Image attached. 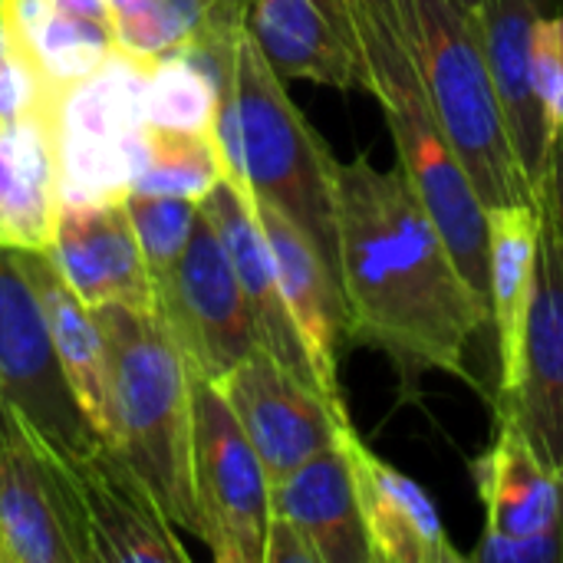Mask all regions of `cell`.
I'll return each mask as SVG.
<instances>
[{"label": "cell", "mask_w": 563, "mask_h": 563, "mask_svg": "<svg viewBox=\"0 0 563 563\" xmlns=\"http://www.w3.org/2000/svg\"><path fill=\"white\" fill-rule=\"evenodd\" d=\"M336 254L350 343L383 353L402 389L449 373L485 396L475 353L495 333L492 310L399 165L376 168L366 152L340 162Z\"/></svg>", "instance_id": "obj_1"}, {"label": "cell", "mask_w": 563, "mask_h": 563, "mask_svg": "<svg viewBox=\"0 0 563 563\" xmlns=\"http://www.w3.org/2000/svg\"><path fill=\"white\" fill-rule=\"evenodd\" d=\"M271 66L247 23L238 30L224 76L214 135L224 168L257 201L294 221L340 280L336 175L340 162Z\"/></svg>", "instance_id": "obj_2"}, {"label": "cell", "mask_w": 563, "mask_h": 563, "mask_svg": "<svg viewBox=\"0 0 563 563\" xmlns=\"http://www.w3.org/2000/svg\"><path fill=\"white\" fill-rule=\"evenodd\" d=\"M106 343L112 442L152 488L168 521L198 538L195 508V376L158 310L92 307Z\"/></svg>", "instance_id": "obj_3"}, {"label": "cell", "mask_w": 563, "mask_h": 563, "mask_svg": "<svg viewBox=\"0 0 563 563\" xmlns=\"http://www.w3.org/2000/svg\"><path fill=\"white\" fill-rule=\"evenodd\" d=\"M412 13L419 79L429 109L478 198L485 208L538 205L492 82L475 13H465L455 0H412Z\"/></svg>", "instance_id": "obj_4"}, {"label": "cell", "mask_w": 563, "mask_h": 563, "mask_svg": "<svg viewBox=\"0 0 563 563\" xmlns=\"http://www.w3.org/2000/svg\"><path fill=\"white\" fill-rule=\"evenodd\" d=\"M0 563H92L73 462L10 406H0Z\"/></svg>", "instance_id": "obj_5"}, {"label": "cell", "mask_w": 563, "mask_h": 563, "mask_svg": "<svg viewBox=\"0 0 563 563\" xmlns=\"http://www.w3.org/2000/svg\"><path fill=\"white\" fill-rule=\"evenodd\" d=\"M195 508L198 541L218 563H264L271 478L211 379L195 376Z\"/></svg>", "instance_id": "obj_6"}, {"label": "cell", "mask_w": 563, "mask_h": 563, "mask_svg": "<svg viewBox=\"0 0 563 563\" xmlns=\"http://www.w3.org/2000/svg\"><path fill=\"white\" fill-rule=\"evenodd\" d=\"M142 59L115 49L59 106V205L125 198L142 165Z\"/></svg>", "instance_id": "obj_7"}, {"label": "cell", "mask_w": 563, "mask_h": 563, "mask_svg": "<svg viewBox=\"0 0 563 563\" xmlns=\"http://www.w3.org/2000/svg\"><path fill=\"white\" fill-rule=\"evenodd\" d=\"M155 310L178 343L191 376L218 383L257 350L251 307L201 205L188 247L155 284Z\"/></svg>", "instance_id": "obj_8"}, {"label": "cell", "mask_w": 563, "mask_h": 563, "mask_svg": "<svg viewBox=\"0 0 563 563\" xmlns=\"http://www.w3.org/2000/svg\"><path fill=\"white\" fill-rule=\"evenodd\" d=\"M538 208L541 238L521 350L492 409L495 419L518 426L531 449L563 475V218L544 191Z\"/></svg>", "instance_id": "obj_9"}, {"label": "cell", "mask_w": 563, "mask_h": 563, "mask_svg": "<svg viewBox=\"0 0 563 563\" xmlns=\"http://www.w3.org/2000/svg\"><path fill=\"white\" fill-rule=\"evenodd\" d=\"M0 406L26 416L69 462L106 442L63 376L40 297L10 247H0Z\"/></svg>", "instance_id": "obj_10"}, {"label": "cell", "mask_w": 563, "mask_h": 563, "mask_svg": "<svg viewBox=\"0 0 563 563\" xmlns=\"http://www.w3.org/2000/svg\"><path fill=\"white\" fill-rule=\"evenodd\" d=\"M379 109L393 132L399 168L412 181L462 277L488 303V208L478 198L445 132L439 129L426 92H402Z\"/></svg>", "instance_id": "obj_11"}, {"label": "cell", "mask_w": 563, "mask_h": 563, "mask_svg": "<svg viewBox=\"0 0 563 563\" xmlns=\"http://www.w3.org/2000/svg\"><path fill=\"white\" fill-rule=\"evenodd\" d=\"M241 422L271 485L310 462L350 426L346 406H333L310 379L277 363L261 346L214 383Z\"/></svg>", "instance_id": "obj_12"}, {"label": "cell", "mask_w": 563, "mask_h": 563, "mask_svg": "<svg viewBox=\"0 0 563 563\" xmlns=\"http://www.w3.org/2000/svg\"><path fill=\"white\" fill-rule=\"evenodd\" d=\"M46 254L89 307L155 310V284L122 198L59 205Z\"/></svg>", "instance_id": "obj_13"}, {"label": "cell", "mask_w": 563, "mask_h": 563, "mask_svg": "<svg viewBox=\"0 0 563 563\" xmlns=\"http://www.w3.org/2000/svg\"><path fill=\"white\" fill-rule=\"evenodd\" d=\"M73 468L86 505L92 563L191 561L188 548L178 541V528L115 445L99 442L76 459Z\"/></svg>", "instance_id": "obj_14"}, {"label": "cell", "mask_w": 563, "mask_h": 563, "mask_svg": "<svg viewBox=\"0 0 563 563\" xmlns=\"http://www.w3.org/2000/svg\"><path fill=\"white\" fill-rule=\"evenodd\" d=\"M350 459L356 508L373 563H462L468 561L449 538L435 501L422 485L383 462L350 426L340 432Z\"/></svg>", "instance_id": "obj_15"}, {"label": "cell", "mask_w": 563, "mask_h": 563, "mask_svg": "<svg viewBox=\"0 0 563 563\" xmlns=\"http://www.w3.org/2000/svg\"><path fill=\"white\" fill-rule=\"evenodd\" d=\"M198 205H201L205 218L211 221V228L218 231V238L231 257V267H234L238 284L244 290V300L251 307L257 346L317 386L307 350H303L300 333L294 327V317L284 303L274 251H271L267 234L261 228L251 191L241 181H234L231 175H224Z\"/></svg>", "instance_id": "obj_16"}, {"label": "cell", "mask_w": 563, "mask_h": 563, "mask_svg": "<svg viewBox=\"0 0 563 563\" xmlns=\"http://www.w3.org/2000/svg\"><path fill=\"white\" fill-rule=\"evenodd\" d=\"M254 208L274 251L284 303L307 350L313 379L333 406H346L340 389V340H346V307L340 280L333 277L330 264L313 247V241L294 221H287L277 208L257 198Z\"/></svg>", "instance_id": "obj_17"}, {"label": "cell", "mask_w": 563, "mask_h": 563, "mask_svg": "<svg viewBox=\"0 0 563 563\" xmlns=\"http://www.w3.org/2000/svg\"><path fill=\"white\" fill-rule=\"evenodd\" d=\"M563 0H482L475 10L478 40L492 69L498 102L518 152V162L541 195L551 168V135L531 82V36L541 13L561 7Z\"/></svg>", "instance_id": "obj_18"}, {"label": "cell", "mask_w": 563, "mask_h": 563, "mask_svg": "<svg viewBox=\"0 0 563 563\" xmlns=\"http://www.w3.org/2000/svg\"><path fill=\"white\" fill-rule=\"evenodd\" d=\"M495 422V442L472 462L485 531L511 541L548 534L563 521V475L531 449L518 426Z\"/></svg>", "instance_id": "obj_19"}, {"label": "cell", "mask_w": 563, "mask_h": 563, "mask_svg": "<svg viewBox=\"0 0 563 563\" xmlns=\"http://www.w3.org/2000/svg\"><path fill=\"white\" fill-rule=\"evenodd\" d=\"M23 277L40 297L49 340L63 376L89 419V426L112 442V406H109V369H106V343L96 323V313L79 294L66 284L59 267L46 251H13Z\"/></svg>", "instance_id": "obj_20"}, {"label": "cell", "mask_w": 563, "mask_h": 563, "mask_svg": "<svg viewBox=\"0 0 563 563\" xmlns=\"http://www.w3.org/2000/svg\"><path fill=\"white\" fill-rule=\"evenodd\" d=\"M247 30L284 79L363 89V66L323 0H247Z\"/></svg>", "instance_id": "obj_21"}, {"label": "cell", "mask_w": 563, "mask_h": 563, "mask_svg": "<svg viewBox=\"0 0 563 563\" xmlns=\"http://www.w3.org/2000/svg\"><path fill=\"white\" fill-rule=\"evenodd\" d=\"M56 115L40 112L0 129V247H49L59 211Z\"/></svg>", "instance_id": "obj_22"}, {"label": "cell", "mask_w": 563, "mask_h": 563, "mask_svg": "<svg viewBox=\"0 0 563 563\" xmlns=\"http://www.w3.org/2000/svg\"><path fill=\"white\" fill-rule=\"evenodd\" d=\"M271 511L297 525L320 563H373L340 439L271 485Z\"/></svg>", "instance_id": "obj_23"}, {"label": "cell", "mask_w": 563, "mask_h": 563, "mask_svg": "<svg viewBox=\"0 0 563 563\" xmlns=\"http://www.w3.org/2000/svg\"><path fill=\"white\" fill-rule=\"evenodd\" d=\"M541 238L538 205H501L488 208V307L498 350V389L515 373L521 350L525 313L534 287Z\"/></svg>", "instance_id": "obj_24"}, {"label": "cell", "mask_w": 563, "mask_h": 563, "mask_svg": "<svg viewBox=\"0 0 563 563\" xmlns=\"http://www.w3.org/2000/svg\"><path fill=\"white\" fill-rule=\"evenodd\" d=\"M234 46V43H231ZM231 49H172L155 59H145L142 79V112L148 125L185 129V132H214L221 76Z\"/></svg>", "instance_id": "obj_25"}, {"label": "cell", "mask_w": 563, "mask_h": 563, "mask_svg": "<svg viewBox=\"0 0 563 563\" xmlns=\"http://www.w3.org/2000/svg\"><path fill=\"white\" fill-rule=\"evenodd\" d=\"M346 3L353 20L356 59L366 76V92L383 106L399 92L422 89L412 0H346Z\"/></svg>", "instance_id": "obj_26"}, {"label": "cell", "mask_w": 563, "mask_h": 563, "mask_svg": "<svg viewBox=\"0 0 563 563\" xmlns=\"http://www.w3.org/2000/svg\"><path fill=\"white\" fill-rule=\"evenodd\" d=\"M224 175L228 168L214 132H185V129H162L145 122L142 165L132 175L129 191L201 201Z\"/></svg>", "instance_id": "obj_27"}, {"label": "cell", "mask_w": 563, "mask_h": 563, "mask_svg": "<svg viewBox=\"0 0 563 563\" xmlns=\"http://www.w3.org/2000/svg\"><path fill=\"white\" fill-rule=\"evenodd\" d=\"M23 33L30 40V49H33L49 89L59 99H66L82 79H89L96 69H102L106 59L119 49L115 30L109 23L82 20V16L63 13L49 3L23 26Z\"/></svg>", "instance_id": "obj_28"}, {"label": "cell", "mask_w": 563, "mask_h": 563, "mask_svg": "<svg viewBox=\"0 0 563 563\" xmlns=\"http://www.w3.org/2000/svg\"><path fill=\"white\" fill-rule=\"evenodd\" d=\"M122 201L135 228L142 257L148 264L152 284H158L188 247V238L198 221V201L175 198V195H135V191H129Z\"/></svg>", "instance_id": "obj_29"}, {"label": "cell", "mask_w": 563, "mask_h": 563, "mask_svg": "<svg viewBox=\"0 0 563 563\" xmlns=\"http://www.w3.org/2000/svg\"><path fill=\"white\" fill-rule=\"evenodd\" d=\"M531 82L548 122L551 152L563 135V3L541 13L531 36Z\"/></svg>", "instance_id": "obj_30"}, {"label": "cell", "mask_w": 563, "mask_h": 563, "mask_svg": "<svg viewBox=\"0 0 563 563\" xmlns=\"http://www.w3.org/2000/svg\"><path fill=\"white\" fill-rule=\"evenodd\" d=\"M465 558L475 563H563V521L548 534H534L521 541L485 531L478 548Z\"/></svg>", "instance_id": "obj_31"}, {"label": "cell", "mask_w": 563, "mask_h": 563, "mask_svg": "<svg viewBox=\"0 0 563 563\" xmlns=\"http://www.w3.org/2000/svg\"><path fill=\"white\" fill-rule=\"evenodd\" d=\"M264 563H320L310 541L297 531V525H290L284 515L271 511V525H267V544H264Z\"/></svg>", "instance_id": "obj_32"}, {"label": "cell", "mask_w": 563, "mask_h": 563, "mask_svg": "<svg viewBox=\"0 0 563 563\" xmlns=\"http://www.w3.org/2000/svg\"><path fill=\"white\" fill-rule=\"evenodd\" d=\"M49 7L63 10V13H73V16H82V20H96V23H109L112 26V10H109V0H46Z\"/></svg>", "instance_id": "obj_33"}, {"label": "cell", "mask_w": 563, "mask_h": 563, "mask_svg": "<svg viewBox=\"0 0 563 563\" xmlns=\"http://www.w3.org/2000/svg\"><path fill=\"white\" fill-rule=\"evenodd\" d=\"M541 191L558 205L563 218V135L554 142V152H551V168H548V181L541 185Z\"/></svg>", "instance_id": "obj_34"}, {"label": "cell", "mask_w": 563, "mask_h": 563, "mask_svg": "<svg viewBox=\"0 0 563 563\" xmlns=\"http://www.w3.org/2000/svg\"><path fill=\"white\" fill-rule=\"evenodd\" d=\"M7 3V10L13 13V20L20 23V26H26L43 7H46V0H3Z\"/></svg>", "instance_id": "obj_35"}, {"label": "cell", "mask_w": 563, "mask_h": 563, "mask_svg": "<svg viewBox=\"0 0 563 563\" xmlns=\"http://www.w3.org/2000/svg\"><path fill=\"white\" fill-rule=\"evenodd\" d=\"M455 3H459V7H462L465 13H475V10L482 7V0H455Z\"/></svg>", "instance_id": "obj_36"}]
</instances>
